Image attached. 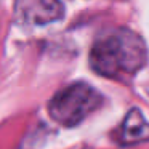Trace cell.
Wrapping results in <instances>:
<instances>
[{
	"label": "cell",
	"instance_id": "277c9868",
	"mask_svg": "<svg viewBox=\"0 0 149 149\" xmlns=\"http://www.w3.org/2000/svg\"><path fill=\"white\" fill-rule=\"evenodd\" d=\"M149 139V122L143 117L139 109H132L123 119L120 130L122 144H136Z\"/></svg>",
	"mask_w": 149,
	"mask_h": 149
},
{
	"label": "cell",
	"instance_id": "6da1fadb",
	"mask_svg": "<svg viewBox=\"0 0 149 149\" xmlns=\"http://www.w3.org/2000/svg\"><path fill=\"white\" fill-rule=\"evenodd\" d=\"M146 45L136 32L125 27L98 39L90 52V66L109 79L135 75L146 64Z\"/></svg>",
	"mask_w": 149,
	"mask_h": 149
},
{
	"label": "cell",
	"instance_id": "3957f363",
	"mask_svg": "<svg viewBox=\"0 0 149 149\" xmlns=\"http://www.w3.org/2000/svg\"><path fill=\"white\" fill-rule=\"evenodd\" d=\"M16 21L26 26H45L64 16L59 0H15Z\"/></svg>",
	"mask_w": 149,
	"mask_h": 149
},
{
	"label": "cell",
	"instance_id": "7a4b0ae2",
	"mask_svg": "<svg viewBox=\"0 0 149 149\" xmlns=\"http://www.w3.org/2000/svg\"><path fill=\"white\" fill-rule=\"evenodd\" d=\"M103 104V96L98 90L85 82H75L52 98L48 112L53 120L64 127H74L85 120Z\"/></svg>",
	"mask_w": 149,
	"mask_h": 149
}]
</instances>
